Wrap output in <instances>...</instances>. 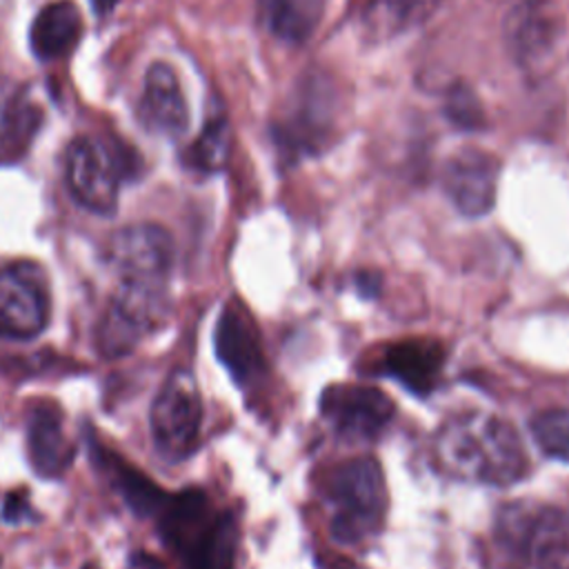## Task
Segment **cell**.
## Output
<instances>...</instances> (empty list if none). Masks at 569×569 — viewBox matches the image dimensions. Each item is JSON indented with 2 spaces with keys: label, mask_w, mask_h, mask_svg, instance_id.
Listing matches in <instances>:
<instances>
[{
  "label": "cell",
  "mask_w": 569,
  "mask_h": 569,
  "mask_svg": "<svg viewBox=\"0 0 569 569\" xmlns=\"http://www.w3.org/2000/svg\"><path fill=\"white\" fill-rule=\"evenodd\" d=\"M438 467L465 482L507 487L527 473V458L518 431L485 411L451 416L433 440Z\"/></svg>",
  "instance_id": "cell-1"
},
{
  "label": "cell",
  "mask_w": 569,
  "mask_h": 569,
  "mask_svg": "<svg viewBox=\"0 0 569 569\" xmlns=\"http://www.w3.org/2000/svg\"><path fill=\"white\" fill-rule=\"evenodd\" d=\"M160 540L184 569H233L238 525L231 511L213 507L198 487L169 493L153 518Z\"/></svg>",
  "instance_id": "cell-2"
},
{
  "label": "cell",
  "mask_w": 569,
  "mask_h": 569,
  "mask_svg": "<svg viewBox=\"0 0 569 569\" xmlns=\"http://www.w3.org/2000/svg\"><path fill=\"white\" fill-rule=\"evenodd\" d=\"M502 553L525 569H569V513L536 500H513L496 516Z\"/></svg>",
  "instance_id": "cell-3"
},
{
  "label": "cell",
  "mask_w": 569,
  "mask_h": 569,
  "mask_svg": "<svg viewBox=\"0 0 569 569\" xmlns=\"http://www.w3.org/2000/svg\"><path fill=\"white\" fill-rule=\"evenodd\" d=\"M325 493L329 533L336 542L358 545L378 533L387 511V489L376 458L358 456L333 467Z\"/></svg>",
  "instance_id": "cell-4"
},
{
  "label": "cell",
  "mask_w": 569,
  "mask_h": 569,
  "mask_svg": "<svg viewBox=\"0 0 569 569\" xmlns=\"http://www.w3.org/2000/svg\"><path fill=\"white\" fill-rule=\"evenodd\" d=\"M169 316V289L160 280L120 278L98 325L96 349L102 358L129 356Z\"/></svg>",
  "instance_id": "cell-5"
},
{
  "label": "cell",
  "mask_w": 569,
  "mask_h": 569,
  "mask_svg": "<svg viewBox=\"0 0 569 569\" xmlns=\"http://www.w3.org/2000/svg\"><path fill=\"white\" fill-rule=\"evenodd\" d=\"M149 427L153 447L167 462H182L196 451L202 427V398L189 369L178 367L162 382L149 409Z\"/></svg>",
  "instance_id": "cell-6"
},
{
  "label": "cell",
  "mask_w": 569,
  "mask_h": 569,
  "mask_svg": "<svg viewBox=\"0 0 569 569\" xmlns=\"http://www.w3.org/2000/svg\"><path fill=\"white\" fill-rule=\"evenodd\" d=\"M51 316L47 273L31 260L0 267V338L31 340L40 336Z\"/></svg>",
  "instance_id": "cell-7"
},
{
  "label": "cell",
  "mask_w": 569,
  "mask_h": 569,
  "mask_svg": "<svg viewBox=\"0 0 569 569\" xmlns=\"http://www.w3.org/2000/svg\"><path fill=\"white\" fill-rule=\"evenodd\" d=\"M127 167L120 156L96 138H76L67 149L64 178L71 196L98 216L118 209V196Z\"/></svg>",
  "instance_id": "cell-8"
},
{
  "label": "cell",
  "mask_w": 569,
  "mask_h": 569,
  "mask_svg": "<svg viewBox=\"0 0 569 569\" xmlns=\"http://www.w3.org/2000/svg\"><path fill=\"white\" fill-rule=\"evenodd\" d=\"M176 260L171 233L153 222H133L107 240V262L118 278L167 282Z\"/></svg>",
  "instance_id": "cell-9"
},
{
  "label": "cell",
  "mask_w": 569,
  "mask_h": 569,
  "mask_svg": "<svg viewBox=\"0 0 569 569\" xmlns=\"http://www.w3.org/2000/svg\"><path fill=\"white\" fill-rule=\"evenodd\" d=\"M393 402L369 385H331L320 396V413L329 427L356 442L373 440L393 418Z\"/></svg>",
  "instance_id": "cell-10"
},
{
  "label": "cell",
  "mask_w": 569,
  "mask_h": 569,
  "mask_svg": "<svg viewBox=\"0 0 569 569\" xmlns=\"http://www.w3.org/2000/svg\"><path fill=\"white\" fill-rule=\"evenodd\" d=\"M213 349L233 382L242 389L253 387L264 373V356L253 318L240 300H229L216 322Z\"/></svg>",
  "instance_id": "cell-11"
},
{
  "label": "cell",
  "mask_w": 569,
  "mask_h": 569,
  "mask_svg": "<svg viewBox=\"0 0 569 569\" xmlns=\"http://www.w3.org/2000/svg\"><path fill=\"white\" fill-rule=\"evenodd\" d=\"M24 445L27 460L36 476L58 480L69 471L76 458V445L64 429V413L58 402L42 398L29 407Z\"/></svg>",
  "instance_id": "cell-12"
},
{
  "label": "cell",
  "mask_w": 569,
  "mask_h": 569,
  "mask_svg": "<svg viewBox=\"0 0 569 569\" xmlns=\"http://www.w3.org/2000/svg\"><path fill=\"white\" fill-rule=\"evenodd\" d=\"M498 160L482 149L456 151L442 169V189L465 216L491 211L498 187Z\"/></svg>",
  "instance_id": "cell-13"
},
{
  "label": "cell",
  "mask_w": 569,
  "mask_h": 569,
  "mask_svg": "<svg viewBox=\"0 0 569 569\" xmlns=\"http://www.w3.org/2000/svg\"><path fill=\"white\" fill-rule=\"evenodd\" d=\"M89 458L96 471L107 480V485L122 498L127 509L142 520H153L164 505L169 491L156 485L147 473L133 467L129 460L118 456L111 447H104L91 427H84Z\"/></svg>",
  "instance_id": "cell-14"
},
{
  "label": "cell",
  "mask_w": 569,
  "mask_h": 569,
  "mask_svg": "<svg viewBox=\"0 0 569 569\" xmlns=\"http://www.w3.org/2000/svg\"><path fill=\"white\" fill-rule=\"evenodd\" d=\"M562 16L549 0H525L511 9L505 22L507 47L525 67L540 64L558 44Z\"/></svg>",
  "instance_id": "cell-15"
},
{
  "label": "cell",
  "mask_w": 569,
  "mask_h": 569,
  "mask_svg": "<svg viewBox=\"0 0 569 569\" xmlns=\"http://www.w3.org/2000/svg\"><path fill=\"white\" fill-rule=\"evenodd\" d=\"M140 120L149 131L167 138H178L187 131L189 109L171 64L153 62L147 69L140 96Z\"/></svg>",
  "instance_id": "cell-16"
},
{
  "label": "cell",
  "mask_w": 569,
  "mask_h": 569,
  "mask_svg": "<svg viewBox=\"0 0 569 569\" xmlns=\"http://www.w3.org/2000/svg\"><path fill=\"white\" fill-rule=\"evenodd\" d=\"M445 365V347L433 338H407L385 349L382 373L396 378L416 396H427L438 385Z\"/></svg>",
  "instance_id": "cell-17"
},
{
  "label": "cell",
  "mask_w": 569,
  "mask_h": 569,
  "mask_svg": "<svg viewBox=\"0 0 569 569\" xmlns=\"http://www.w3.org/2000/svg\"><path fill=\"white\" fill-rule=\"evenodd\" d=\"M42 111L31 91L9 78H0V162L18 160L31 144Z\"/></svg>",
  "instance_id": "cell-18"
},
{
  "label": "cell",
  "mask_w": 569,
  "mask_h": 569,
  "mask_svg": "<svg viewBox=\"0 0 569 569\" xmlns=\"http://www.w3.org/2000/svg\"><path fill=\"white\" fill-rule=\"evenodd\" d=\"M82 36V13L71 0L44 4L29 29V44L36 58L56 60L67 56Z\"/></svg>",
  "instance_id": "cell-19"
},
{
  "label": "cell",
  "mask_w": 569,
  "mask_h": 569,
  "mask_svg": "<svg viewBox=\"0 0 569 569\" xmlns=\"http://www.w3.org/2000/svg\"><path fill=\"white\" fill-rule=\"evenodd\" d=\"M269 31L287 42H305L318 27L325 0H258Z\"/></svg>",
  "instance_id": "cell-20"
},
{
  "label": "cell",
  "mask_w": 569,
  "mask_h": 569,
  "mask_svg": "<svg viewBox=\"0 0 569 569\" xmlns=\"http://www.w3.org/2000/svg\"><path fill=\"white\" fill-rule=\"evenodd\" d=\"M438 0H371L362 13L367 36L378 40L405 33L429 18Z\"/></svg>",
  "instance_id": "cell-21"
},
{
  "label": "cell",
  "mask_w": 569,
  "mask_h": 569,
  "mask_svg": "<svg viewBox=\"0 0 569 569\" xmlns=\"http://www.w3.org/2000/svg\"><path fill=\"white\" fill-rule=\"evenodd\" d=\"M231 149V131L229 122L222 113L211 116L193 144L184 151V162L200 173H213L220 171L229 158Z\"/></svg>",
  "instance_id": "cell-22"
},
{
  "label": "cell",
  "mask_w": 569,
  "mask_h": 569,
  "mask_svg": "<svg viewBox=\"0 0 569 569\" xmlns=\"http://www.w3.org/2000/svg\"><path fill=\"white\" fill-rule=\"evenodd\" d=\"M529 429L545 456L569 462V407L536 413Z\"/></svg>",
  "instance_id": "cell-23"
},
{
  "label": "cell",
  "mask_w": 569,
  "mask_h": 569,
  "mask_svg": "<svg viewBox=\"0 0 569 569\" xmlns=\"http://www.w3.org/2000/svg\"><path fill=\"white\" fill-rule=\"evenodd\" d=\"M2 520L9 525H22L24 520H33L31 500L24 487L13 489L2 500Z\"/></svg>",
  "instance_id": "cell-24"
},
{
  "label": "cell",
  "mask_w": 569,
  "mask_h": 569,
  "mask_svg": "<svg viewBox=\"0 0 569 569\" xmlns=\"http://www.w3.org/2000/svg\"><path fill=\"white\" fill-rule=\"evenodd\" d=\"M471 104V96L462 93V91H453L451 93V102H449V111L453 116L456 122H467L471 127V122L476 120L478 109L469 107Z\"/></svg>",
  "instance_id": "cell-25"
},
{
  "label": "cell",
  "mask_w": 569,
  "mask_h": 569,
  "mask_svg": "<svg viewBox=\"0 0 569 569\" xmlns=\"http://www.w3.org/2000/svg\"><path fill=\"white\" fill-rule=\"evenodd\" d=\"M91 2H93V9H96L98 13H107V11L113 9V4H116L118 0H91Z\"/></svg>",
  "instance_id": "cell-26"
},
{
  "label": "cell",
  "mask_w": 569,
  "mask_h": 569,
  "mask_svg": "<svg viewBox=\"0 0 569 569\" xmlns=\"http://www.w3.org/2000/svg\"><path fill=\"white\" fill-rule=\"evenodd\" d=\"M80 569H98V565H96V562H91V560H89V562H84V565H82V567H80Z\"/></svg>",
  "instance_id": "cell-27"
}]
</instances>
